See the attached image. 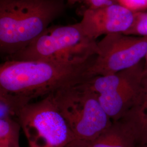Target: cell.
<instances>
[{
    "mask_svg": "<svg viewBox=\"0 0 147 147\" xmlns=\"http://www.w3.org/2000/svg\"><path fill=\"white\" fill-rule=\"evenodd\" d=\"M94 56L84 63L6 60L0 65V92L31 100L86 82Z\"/></svg>",
    "mask_w": 147,
    "mask_h": 147,
    "instance_id": "6da1fadb",
    "label": "cell"
},
{
    "mask_svg": "<svg viewBox=\"0 0 147 147\" xmlns=\"http://www.w3.org/2000/svg\"><path fill=\"white\" fill-rule=\"evenodd\" d=\"M64 0H0V53L5 58L28 46L63 14Z\"/></svg>",
    "mask_w": 147,
    "mask_h": 147,
    "instance_id": "7a4b0ae2",
    "label": "cell"
},
{
    "mask_svg": "<svg viewBox=\"0 0 147 147\" xmlns=\"http://www.w3.org/2000/svg\"><path fill=\"white\" fill-rule=\"evenodd\" d=\"M98 53L96 40L88 37L79 23L49 26L21 51L6 60H40L57 63H84Z\"/></svg>",
    "mask_w": 147,
    "mask_h": 147,
    "instance_id": "3957f363",
    "label": "cell"
},
{
    "mask_svg": "<svg viewBox=\"0 0 147 147\" xmlns=\"http://www.w3.org/2000/svg\"><path fill=\"white\" fill-rule=\"evenodd\" d=\"M87 81L51 95L75 140L90 142L110 126L112 121Z\"/></svg>",
    "mask_w": 147,
    "mask_h": 147,
    "instance_id": "277c9868",
    "label": "cell"
},
{
    "mask_svg": "<svg viewBox=\"0 0 147 147\" xmlns=\"http://www.w3.org/2000/svg\"><path fill=\"white\" fill-rule=\"evenodd\" d=\"M18 121L29 147H65L75 140L51 94L25 105Z\"/></svg>",
    "mask_w": 147,
    "mask_h": 147,
    "instance_id": "5b68a950",
    "label": "cell"
},
{
    "mask_svg": "<svg viewBox=\"0 0 147 147\" xmlns=\"http://www.w3.org/2000/svg\"><path fill=\"white\" fill-rule=\"evenodd\" d=\"M144 60L117 73L95 76L87 81L112 121L120 120L131 106L140 89Z\"/></svg>",
    "mask_w": 147,
    "mask_h": 147,
    "instance_id": "8992f818",
    "label": "cell"
},
{
    "mask_svg": "<svg viewBox=\"0 0 147 147\" xmlns=\"http://www.w3.org/2000/svg\"><path fill=\"white\" fill-rule=\"evenodd\" d=\"M97 45L90 68L93 77L117 73L141 62L147 54V37L112 33L105 36Z\"/></svg>",
    "mask_w": 147,
    "mask_h": 147,
    "instance_id": "52a82bcc",
    "label": "cell"
},
{
    "mask_svg": "<svg viewBox=\"0 0 147 147\" xmlns=\"http://www.w3.org/2000/svg\"><path fill=\"white\" fill-rule=\"evenodd\" d=\"M134 12L119 3L100 8H88L79 22L84 33L96 40L102 35L126 32L131 27Z\"/></svg>",
    "mask_w": 147,
    "mask_h": 147,
    "instance_id": "ba28073f",
    "label": "cell"
},
{
    "mask_svg": "<svg viewBox=\"0 0 147 147\" xmlns=\"http://www.w3.org/2000/svg\"><path fill=\"white\" fill-rule=\"evenodd\" d=\"M120 120L131 129L138 144L147 143V77L143 78L135 100Z\"/></svg>",
    "mask_w": 147,
    "mask_h": 147,
    "instance_id": "9c48e42d",
    "label": "cell"
},
{
    "mask_svg": "<svg viewBox=\"0 0 147 147\" xmlns=\"http://www.w3.org/2000/svg\"><path fill=\"white\" fill-rule=\"evenodd\" d=\"M90 147H136L138 143L131 129L121 120L112 124L95 140Z\"/></svg>",
    "mask_w": 147,
    "mask_h": 147,
    "instance_id": "30bf717a",
    "label": "cell"
},
{
    "mask_svg": "<svg viewBox=\"0 0 147 147\" xmlns=\"http://www.w3.org/2000/svg\"><path fill=\"white\" fill-rule=\"evenodd\" d=\"M31 102L20 96L0 92V119L12 118L18 121L21 109Z\"/></svg>",
    "mask_w": 147,
    "mask_h": 147,
    "instance_id": "8fae6325",
    "label": "cell"
},
{
    "mask_svg": "<svg viewBox=\"0 0 147 147\" xmlns=\"http://www.w3.org/2000/svg\"><path fill=\"white\" fill-rule=\"evenodd\" d=\"M21 128L19 121L16 119H0V145L7 147H20Z\"/></svg>",
    "mask_w": 147,
    "mask_h": 147,
    "instance_id": "7c38bea8",
    "label": "cell"
},
{
    "mask_svg": "<svg viewBox=\"0 0 147 147\" xmlns=\"http://www.w3.org/2000/svg\"><path fill=\"white\" fill-rule=\"evenodd\" d=\"M124 34L137 37H147V11L134 12L132 24Z\"/></svg>",
    "mask_w": 147,
    "mask_h": 147,
    "instance_id": "4fadbf2b",
    "label": "cell"
},
{
    "mask_svg": "<svg viewBox=\"0 0 147 147\" xmlns=\"http://www.w3.org/2000/svg\"><path fill=\"white\" fill-rule=\"evenodd\" d=\"M117 2L133 12L142 11L147 9V0H117Z\"/></svg>",
    "mask_w": 147,
    "mask_h": 147,
    "instance_id": "5bb4252c",
    "label": "cell"
},
{
    "mask_svg": "<svg viewBox=\"0 0 147 147\" xmlns=\"http://www.w3.org/2000/svg\"><path fill=\"white\" fill-rule=\"evenodd\" d=\"M83 1L88 5V8H96L118 3L117 0H80Z\"/></svg>",
    "mask_w": 147,
    "mask_h": 147,
    "instance_id": "9a60e30c",
    "label": "cell"
},
{
    "mask_svg": "<svg viewBox=\"0 0 147 147\" xmlns=\"http://www.w3.org/2000/svg\"><path fill=\"white\" fill-rule=\"evenodd\" d=\"M65 147H90L88 142L74 140Z\"/></svg>",
    "mask_w": 147,
    "mask_h": 147,
    "instance_id": "2e32d148",
    "label": "cell"
},
{
    "mask_svg": "<svg viewBox=\"0 0 147 147\" xmlns=\"http://www.w3.org/2000/svg\"><path fill=\"white\" fill-rule=\"evenodd\" d=\"M143 78L147 77V52L146 57L144 59V69H143Z\"/></svg>",
    "mask_w": 147,
    "mask_h": 147,
    "instance_id": "e0dca14e",
    "label": "cell"
},
{
    "mask_svg": "<svg viewBox=\"0 0 147 147\" xmlns=\"http://www.w3.org/2000/svg\"><path fill=\"white\" fill-rule=\"evenodd\" d=\"M67 1H68L69 5H73L74 4H75L76 2L80 1V0H67Z\"/></svg>",
    "mask_w": 147,
    "mask_h": 147,
    "instance_id": "ac0fdd59",
    "label": "cell"
},
{
    "mask_svg": "<svg viewBox=\"0 0 147 147\" xmlns=\"http://www.w3.org/2000/svg\"><path fill=\"white\" fill-rule=\"evenodd\" d=\"M136 147H147V143H144V144H138Z\"/></svg>",
    "mask_w": 147,
    "mask_h": 147,
    "instance_id": "d6986e66",
    "label": "cell"
}]
</instances>
